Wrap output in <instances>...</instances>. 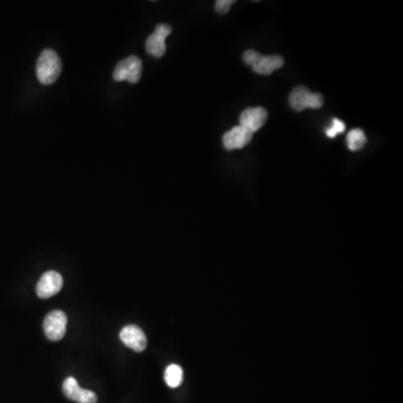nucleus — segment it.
<instances>
[{"instance_id": "nucleus-1", "label": "nucleus", "mask_w": 403, "mask_h": 403, "mask_svg": "<svg viewBox=\"0 0 403 403\" xmlns=\"http://www.w3.org/2000/svg\"><path fill=\"white\" fill-rule=\"evenodd\" d=\"M62 72V62L56 52L45 50L38 57L36 64L37 79L44 86H51Z\"/></svg>"}, {"instance_id": "nucleus-2", "label": "nucleus", "mask_w": 403, "mask_h": 403, "mask_svg": "<svg viewBox=\"0 0 403 403\" xmlns=\"http://www.w3.org/2000/svg\"><path fill=\"white\" fill-rule=\"evenodd\" d=\"M142 73V62L138 56H129L120 61L114 71L116 81H128L129 83L139 82Z\"/></svg>"}, {"instance_id": "nucleus-3", "label": "nucleus", "mask_w": 403, "mask_h": 403, "mask_svg": "<svg viewBox=\"0 0 403 403\" xmlns=\"http://www.w3.org/2000/svg\"><path fill=\"white\" fill-rule=\"evenodd\" d=\"M289 102L293 109L301 112L307 108H321L324 103V99L319 93H312L305 86H298L294 89V91L290 93Z\"/></svg>"}, {"instance_id": "nucleus-4", "label": "nucleus", "mask_w": 403, "mask_h": 403, "mask_svg": "<svg viewBox=\"0 0 403 403\" xmlns=\"http://www.w3.org/2000/svg\"><path fill=\"white\" fill-rule=\"evenodd\" d=\"M68 317L62 310H52L44 319V332L51 341H60L64 337Z\"/></svg>"}, {"instance_id": "nucleus-5", "label": "nucleus", "mask_w": 403, "mask_h": 403, "mask_svg": "<svg viewBox=\"0 0 403 403\" xmlns=\"http://www.w3.org/2000/svg\"><path fill=\"white\" fill-rule=\"evenodd\" d=\"M172 33V27L167 24H159L156 29L146 40V51L153 57H162L166 53V37Z\"/></svg>"}, {"instance_id": "nucleus-6", "label": "nucleus", "mask_w": 403, "mask_h": 403, "mask_svg": "<svg viewBox=\"0 0 403 403\" xmlns=\"http://www.w3.org/2000/svg\"><path fill=\"white\" fill-rule=\"evenodd\" d=\"M63 287V278L56 271H47L42 275L36 286V294L40 298H51L60 293Z\"/></svg>"}, {"instance_id": "nucleus-7", "label": "nucleus", "mask_w": 403, "mask_h": 403, "mask_svg": "<svg viewBox=\"0 0 403 403\" xmlns=\"http://www.w3.org/2000/svg\"><path fill=\"white\" fill-rule=\"evenodd\" d=\"M63 392L70 400L77 403H97L98 401L97 395L93 391L81 389L77 379L72 377L63 382Z\"/></svg>"}, {"instance_id": "nucleus-8", "label": "nucleus", "mask_w": 403, "mask_h": 403, "mask_svg": "<svg viewBox=\"0 0 403 403\" xmlns=\"http://www.w3.org/2000/svg\"><path fill=\"white\" fill-rule=\"evenodd\" d=\"M119 336L120 340L125 344L126 347L134 349L136 352H142L147 347V338H146L145 333L142 332V328L136 326V325H128V326L123 327Z\"/></svg>"}, {"instance_id": "nucleus-9", "label": "nucleus", "mask_w": 403, "mask_h": 403, "mask_svg": "<svg viewBox=\"0 0 403 403\" xmlns=\"http://www.w3.org/2000/svg\"><path fill=\"white\" fill-rule=\"evenodd\" d=\"M268 112L261 107L249 108L242 112L240 116V126L250 131L251 134L256 132L264 127L267 121Z\"/></svg>"}, {"instance_id": "nucleus-10", "label": "nucleus", "mask_w": 403, "mask_h": 403, "mask_svg": "<svg viewBox=\"0 0 403 403\" xmlns=\"http://www.w3.org/2000/svg\"><path fill=\"white\" fill-rule=\"evenodd\" d=\"M252 135L250 131L243 128L242 126H236L234 128L227 131L223 136V145L227 151L233 149H241L251 142Z\"/></svg>"}, {"instance_id": "nucleus-11", "label": "nucleus", "mask_w": 403, "mask_h": 403, "mask_svg": "<svg viewBox=\"0 0 403 403\" xmlns=\"http://www.w3.org/2000/svg\"><path fill=\"white\" fill-rule=\"evenodd\" d=\"M284 64V57L279 55H270V56H262L259 59L258 62L252 66L253 71L261 75H270L275 70L282 68Z\"/></svg>"}, {"instance_id": "nucleus-12", "label": "nucleus", "mask_w": 403, "mask_h": 403, "mask_svg": "<svg viewBox=\"0 0 403 403\" xmlns=\"http://www.w3.org/2000/svg\"><path fill=\"white\" fill-rule=\"evenodd\" d=\"M347 147L349 151H358L367 144V136L360 129H353L349 131L347 137Z\"/></svg>"}, {"instance_id": "nucleus-13", "label": "nucleus", "mask_w": 403, "mask_h": 403, "mask_svg": "<svg viewBox=\"0 0 403 403\" xmlns=\"http://www.w3.org/2000/svg\"><path fill=\"white\" fill-rule=\"evenodd\" d=\"M165 382L171 388H177L183 382V369L177 364H171L165 371Z\"/></svg>"}, {"instance_id": "nucleus-14", "label": "nucleus", "mask_w": 403, "mask_h": 403, "mask_svg": "<svg viewBox=\"0 0 403 403\" xmlns=\"http://www.w3.org/2000/svg\"><path fill=\"white\" fill-rule=\"evenodd\" d=\"M345 128H347V126H345L343 121H341L340 119H334L333 120L332 127L327 129L326 135L330 137V138H334V137L337 136V135L343 134Z\"/></svg>"}, {"instance_id": "nucleus-15", "label": "nucleus", "mask_w": 403, "mask_h": 403, "mask_svg": "<svg viewBox=\"0 0 403 403\" xmlns=\"http://www.w3.org/2000/svg\"><path fill=\"white\" fill-rule=\"evenodd\" d=\"M234 3H236L234 0H218L215 3V10L219 13V14H227Z\"/></svg>"}, {"instance_id": "nucleus-16", "label": "nucleus", "mask_w": 403, "mask_h": 403, "mask_svg": "<svg viewBox=\"0 0 403 403\" xmlns=\"http://www.w3.org/2000/svg\"><path fill=\"white\" fill-rule=\"evenodd\" d=\"M260 57H261V55L259 54L258 52L249 50V51L245 52L243 61H245V64H248V66H253L258 62Z\"/></svg>"}]
</instances>
